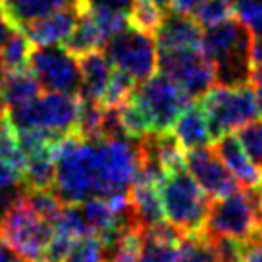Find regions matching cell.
Wrapping results in <instances>:
<instances>
[{"label": "cell", "mask_w": 262, "mask_h": 262, "mask_svg": "<svg viewBox=\"0 0 262 262\" xmlns=\"http://www.w3.org/2000/svg\"><path fill=\"white\" fill-rule=\"evenodd\" d=\"M185 166H187L189 173L201 185V189L212 201L226 199L239 191L235 176L229 172L228 166L222 162V158L214 148L203 147L187 150Z\"/></svg>", "instance_id": "obj_12"}, {"label": "cell", "mask_w": 262, "mask_h": 262, "mask_svg": "<svg viewBox=\"0 0 262 262\" xmlns=\"http://www.w3.org/2000/svg\"><path fill=\"white\" fill-rule=\"evenodd\" d=\"M158 185L160 183L137 176L133 185L129 187L131 206H133V210L137 214V220L141 222L143 228H150V226L166 222Z\"/></svg>", "instance_id": "obj_20"}, {"label": "cell", "mask_w": 262, "mask_h": 262, "mask_svg": "<svg viewBox=\"0 0 262 262\" xmlns=\"http://www.w3.org/2000/svg\"><path fill=\"white\" fill-rule=\"evenodd\" d=\"M253 31L237 17L205 29L201 49L212 64L218 85L243 87L253 81Z\"/></svg>", "instance_id": "obj_2"}, {"label": "cell", "mask_w": 262, "mask_h": 262, "mask_svg": "<svg viewBox=\"0 0 262 262\" xmlns=\"http://www.w3.org/2000/svg\"><path fill=\"white\" fill-rule=\"evenodd\" d=\"M0 158L6 164H10L12 168H16L19 173L24 172L25 162H27V158L21 152V147L17 143L16 129L10 125L8 120L0 123Z\"/></svg>", "instance_id": "obj_28"}, {"label": "cell", "mask_w": 262, "mask_h": 262, "mask_svg": "<svg viewBox=\"0 0 262 262\" xmlns=\"http://www.w3.org/2000/svg\"><path fill=\"white\" fill-rule=\"evenodd\" d=\"M203 33H205V29L201 27V24L196 21L195 17L168 12L164 16L160 27L155 33L158 52L201 49Z\"/></svg>", "instance_id": "obj_13"}, {"label": "cell", "mask_w": 262, "mask_h": 262, "mask_svg": "<svg viewBox=\"0 0 262 262\" xmlns=\"http://www.w3.org/2000/svg\"><path fill=\"white\" fill-rule=\"evenodd\" d=\"M0 89L8 108L21 106L41 95V85L35 79L29 68L0 74Z\"/></svg>", "instance_id": "obj_21"}, {"label": "cell", "mask_w": 262, "mask_h": 262, "mask_svg": "<svg viewBox=\"0 0 262 262\" xmlns=\"http://www.w3.org/2000/svg\"><path fill=\"white\" fill-rule=\"evenodd\" d=\"M237 139L254 166L262 170V120H253L239 127Z\"/></svg>", "instance_id": "obj_31"}, {"label": "cell", "mask_w": 262, "mask_h": 262, "mask_svg": "<svg viewBox=\"0 0 262 262\" xmlns=\"http://www.w3.org/2000/svg\"><path fill=\"white\" fill-rule=\"evenodd\" d=\"M56 180L52 191L66 205L87 199L129 195L143 162L141 141L83 139L74 131L54 147Z\"/></svg>", "instance_id": "obj_1"}, {"label": "cell", "mask_w": 262, "mask_h": 262, "mask_svg": "<svg viewBox=\"0 0 262 262\" xmlns=\"http://www.w3.org/2000/svg\"><path fill=\"white\" fill-rule=\"evenodd\" d=\"M203 231L208 237H231L243 243L253 241L260 233V226L245 189L214 201Z\"/></svg>", "instance_id": "obj_10"}, {"label": "cell", "mask_w": 262, "mask_h": 262, "mask_svg": "<svg viewBox=\"0 0 262 262\" xmlns=\"http://www.w3.org/2000/svg\"><path fill=\"white\" fill-rule=\"evenodd\" d=\"M75 241H77V239H75L74 235H70L68 231L54 228V235H52L49 247H47V251H45L42 260L45 262H66L68 254L72 253V249H74Z\"/></svg>", "instance_id": "obj_34"}, {"label": "cell", "mask_w": 262, "mask_h": 262, "mask_svg": "<svg viewBox=\"0 0 262 262\" xmlns=\"http://www.w3.org/2000/svg\"><path fill=\"white\" fill-rule=\"evenodd\" d=\"M2 122H4V118H0V123H2Z\"/></svg>", "instance_id": "obj_47"}, {"label": "cell", "mask_w": 262, "mask_h": 262, "mask_svg": "<svg viewBox=\"0 0 262 262\" xmlns=\"http://www.w3.org/2000/svg\"><path fill=\"white\" fill-rule=\"evenodd\" d=\"M173 135L178 137L181 147L193 150V148L208 147L212 135L208 127V118H206L203 102H191L180 118L173 123Z\"/></svg>", "instance_id": "obj_19"}, {"label": "cell", "mask_w": 262, "mask_h": 262, "mask_svg": "<svg viewBox=\"0 0 262 262\" xmlns=\"http://www.w3.org/2000/svg\"><path fill=\"white\" fill-rule=\"evenodd\" d=\"M0 262H27V260H24L6 241L0 239Z\"/></svg>", "instance_id": "obj_43"}, {"label": "cell", "mask_w": 262, "mask_h": 262, "mask_svg": "<svg viewBox=\"0 0 262 262\" xmlns=\"http://www.w3.org/2000/svg\"><path fill=\"white\" fill-rule=\"evenodd\" d=\"M66 262H106V245L102 239L79 237L74 243L72 253L68 254Z\"/></svg>", "instance_id": "obj_30"}, {"label": "cell", "mask_w": 262, "mask_h": 262, "mask_svg": "<svg viewBox=\"0 0 262 262\" xmlns=\"http://www.w3.org/2000/svg\"><path fill=\"white\" fill-rule=\"evenodd\" d=\"M6 102H4V97H2V89H0V118H4V114H6Z\"/></svg>", "instance_id": "obj_45"}, {"label": "cell", "mask_w": 262, "mask_h": 262, "mask_svg": "<svg viewBox=\"0 0 262 262\" xmlns=\"http://www.w3.org/2000/svg\"><path fill=\"white\" fill-rule=\"evenodd\" d=\"M104 45H106L104 35L100 33L98 25L95 24L93 16L89 14V10L81 4L75 31H74V35L70 37L66 49L70 50L72 54H75V56H83V54H87V52H95V50L104 49Z\"/></svg>", "instance_id": "obj_22"}, {"label": "cell", "mask_w": 262, "mask_h": 262, "mask_svg": "<svg viewBox=\"0 0 262 262\" xmlns=\"http://www.w3.org/2000/svg\"><path fill=\"white\" fill-rule=\"evenodd\" d=\"M201 102L208 118L212 141H218L233 129L247 125L258 114L256 97L251 85H243V87L218 85L208 91Z\"/></svg>", "instance_id": "obj_6"}, {"label": "cell", "mask_w": 262, "mask_h": 262, "mask_svg": "<svg viewBox=\"0 0 262 262\" xmlns=\"http://www.w3.org/2000/svg\"><path fill=\"white\" fill-rule=\"evenodd\" d=\"M218 156L222 158V162L228 166V170L235 180L239 181V185H243V189H254L262 185V170L256 168L253 160L249 158L245 152L243 145L239 143L237 135H224L216 141V148H214Z\"/></svg>", "instance_id": "obj_15"}, {"label": "cell", "mask_w": 262, "mask_h": 262, "mask_svg": "<svg viewBox=\"0 0 262 262\" xmlns=\"http://www.w3.org/2000/svg\"><path fill=\"white\" fill-rule=\"evenodd\" d=\"M16 31H17V29L12 25V21L8 19V16H6V14L0 10V45H4V42L8 41L10 37H12Z\"/></svg>", "instance_id": "obj_42"}, {"label": "cell", "mask_w": 262, "mask_h": 262, "mask_svg": "<svg viewBox=\"0 0 262 262\" xmlns=\"http://www.w3.org/2000/svg\"><path fill=\"white\" fill-rule=\"evenodd\" d=\"M79 64H81V75H83L79 98L102 102V98L106 95L110 83L114 79L116 68L106 58V54L100 52V50L87 52V54L79 56Z\"/></svg>", "instance_id": "obj_16"}, {"label": "cell", "mask_w": 262, "mask_h": 262, "mask_svg": "<svg viewBox=\"0 0 262 262\" xmlns=\"http://www.w3.org/2000/svg\"><path fill=\"white\" fill-rule=\"evenodd\" d=\"M81 98L64 93H42L21 106L10 108L8 120L16 131L42 129L54 135L77 131Z\"/></svg>", "instance_id": "obj_4"}, {"label": "cell", "mask_w": 262, "mask_h": 262, "mask_svg": "<svg viewBox=\"0 0 262 262\" xmlns=\"http://www.w3.org/2000/svg\"><path fill=\"white\" fill-rule=\"evenodd\" d=\"M253 81L262 83V35L253 41Z\"/></svg>", "instance_id": "obj_40"}, {"label": "cell", "mask_w": 262, "mask_h": 262, "mask_svg": "<svg viewBox=\"0 0 262 262\" xmlns=\"http://www.w3.org/2000/svg\"><path fill=\"white\" fill-rule=\"evenodd\" d=\"M155 2H158V4L164 6V8H168V0H155Z\"/></svg>", "instance_id": "obj_46"}, {"label": "cell", "mask_w": 262, "mask_h": 262, "mask_svg": "<svg viewBox=\"0 0 262 262\" xmlns=\"http://www.w3.org/2000/svg\"><path fill=\"white\" fill-rule=\"evenodd\" d=\"M104 54L116 70L129 75L135 83L150 79L158 68L156 39L133 25L104 45Z\"/></svg>", "instance_id": "obj_8"}, {"label": "cell", "mask_w": 262, "mask_h": 262, "mask_svg": "<svg viewBox=\"0 0 262 262\" xmlns=\"http://www.w3.org/2000/svg\"><path fill=\"white\" fill-rule=\"evenodd\" d=\"M178 262H220L210 237L205 231L201 233H185L180 241V256Z\"/></svg>", "instance_id": "obj_26"}, {"label": "cell", "mask_w": 262, "mask_h": 262, "mask_svg": "<svg viewBox=\"0 0 262 262\" xmlns=\"http://www.w3.org/2000/svg\"><path fill=\"white\" fill-rule=\"evenodd\" d=\"M181 233L172 224L162 222L143 229V247L139 262H178Z\"/></svg>", "instance_id": "obj_17"}, {"label": "cell", "mask_w": 262, "mask_h": 262, "mask_svg": "<svg viewBox=\"0 0 262 262\" xmlns=\"http://www.w3.org/2000/svg\"><path fill=\"white\" fill-rule=\"evenodd\" d=\"M206 0H168V10L176 12V14L195 17V14L201 10Z\"/></svg>", "instance_id": "obj_39"}, {"label": "cell", "mask_w": 262, "mask_h": 262, "mask_svg": "<svg viewBox=\"0 0 262 262\" xmlns=\"http://www.w3.org/2000/svg\"><path fill=\"white\" fill-rule=\"evenodd\" d=\"M54 235V226L42 220L39 214L24 201V195L0 226V239L6 241L24 260H42L45 251Z\"/></svg>", "instance_id": "obj_7"}, {"label": "cell", "mask_w": 262, "mask_h": 262, "mask_svg": "<svg viewBox=\"0 0 262 262\" xmlns=\"http://www.w3.org/2000/svg\"><path fill=\"white\" fill-rule=\"evenodd\" d=\"M79 8L81 4L75 8L60 10L56 14H50L42 19L25 25L19 31L35 47H66L75 31V25L79 19Z\"/></svg>", "instance_id": "obj_14"}, {"label": "cell", "mask_w": 262, "mask_h": 262, "mask_svg": "<svg viewBox=\"0 0 262 262\" xmlns=\"http://www.w3.org/2000/svg\"><path fill=\"white\" fill-rule=\"evenodd\" d=\"M24 191H25L24 183L17 185V187L0 191V226H2V222H4V218H6V214L10 212V208L16 205L19 196L24 195Z\"/></svg>", "instance_id": "obj_36"}, {"label": "cell", "mask_w": 262, "mask_h": 262, "mask_svg": "<svg viewBox=\"0 0 262 262\" xmlns=\"http://www.w3.org/2000/svg\"><path fill=\"white\" fill-rule=\"evenodd\" d=\"M243 262H262V235H258L253 241L245 243Z\"/></svg>", "instance_id": "obj_41"}, {"label": "cell", "mask_w": 262, "mask_h": 262, "mask_svg": "<svg viewBox=\"0 0 262 262\" xmlns=\"http://www.w3.org/2000/svg\"><path fill=\"white\" fill-rule=\"evenodd\" d=\"M254 97H256V106H258V112L262 114V83H256V91H254Z\"/></svg>", "instance_id": "obj_44"}, {"label": "cell", "mask_w": 262, "mask_h": 262, "mask_svg": "<svg viewBox=\"0 0 262 262\" xmlns=\"http://www.w3.org/2000/svg\"><path fill=\"white\" fill-rule=\"evenodd\" d=\"M81 0H0V10L8 16L16 29H24L25 25L37 19L56 14L60 10L75 8Z\"/></svg>", "instance_id": "obj_18"}, {"label": "cell", "mask_w": 262, "mask_h": 262, "mask_svg": "<svg viewBox=\"0 0 262 262\" xmlns=\"http://www.w3.org/2000/svg\"><path fill=\"white\" fill-rule=\"evenodd\" d=\"M56 180V160L54 152H45L27 158L21 172V183L25 189H52Z\"/></svg>", "instance_id": "obj_23"}, {"label": "cell", "mask_w": 262, "mask_h": 262, "mask_svg": "<svg viewBox=\"0 0 262 262\" xmlns=\"http://www.w3.org/2000/svg\"><path fill=\"white\" fill-rule=\"evenodd\" d=\"M31 49L33 45L29 42V39L17 29L8 41L4 45H0V74L29 68Z\"/></svg>", "instance_id": "obj_24"}, {"label": "cell", "mask_w": 262, "mask_h": 262, "mask_svg": "<svg viewBox=\"0 0 262 262\" xmlns=\"http://www.w3.org/2000/svg\"><path fill=\"white\" fill-rule=\"evenodd\" d=\"M33 262H45V260H33Z\"/></svg>", "instance_id": "obj_48"}, {"label": "cell", "mask_w": 262, "mask_h": 262, "mask_svg": "<svg viewBox=\"0 0 262 262\" xmlns=\"http://www.w3.org/2000/svg\"><path fill=\"white\" fill-rule=\"evenodd\" d=\"M21 185V173L0 158V191Z\"/></svg>", "instance_id": "obj_37"}, {"label": "cell", "mask_w": 262, "mask_h": 262, "mask_svg": "<svg viewBox=\"0 0 262 262\" xmlns=\"http://www.w3.org/2000/svg\"><path fill=\"white\" fill-rule=\"evenodd\" d=\"M29 70L47 93L77 95L81 91L83 75L79 56L66 47H35L29 54Z\"/></svg>", "instance_id": "obj_9"}, {"label": "cell", "mask_w": 262, "mask_h": 262, "mask_svg": "<svg viewBox=\"0 0 262 262\" xmlns=\"http://www.w3.org/2000/svg\"><path fill=\"white\" fill-rule=\"evenodd\" d=\"M233 16L256 35H262V0H231Z\"/></svg>", "instance_id": "obj_33"}, {"label": "cell", "mask_w": 262, "mask_h": 262, "mask_svg": "<svg viewBox=\"0 0 262 262\" xmlns=\"http://www.w3.org/2000/svg\"><path fill=\"white\" fill-rule=\"evenodd\" d=\"M233 17V6L231 0H206L201 10L195 14V19L201 24L203 29L214 27V25Z\"/></svg>", "instance_id": "obj_32"}, {"label": "cell", "mask_w": 262, "mask_h": 262, "mask_svg": "<svg viewBox=\"0 0 262 262\" xmlns=\"http://www.w3.org/2000/svg\"><path fill=\"white\" fill-rule=\"evenodd\" d=\"M131 98L145 114L152 133H168L181 112L193 102V98L178 83H173L164 74L137 83Z\"/></svg>", "instance_id": "obj_5"}, {"label": "cell", "mask_w": 262, "mask_h": 262, "mask_svg": "<svg viewBox=\"0 0 262 262\" xmlns=\"http://www.w3.org/2000/svg\"><path fill=\"white\" fill-rule=\"evenodd\" d=\"M166 222L181 233H201L212 206V199L201 189L187 166L164 176L158 185Z\"/></svg>", "instance_id": "obj_3"}, {"label": "cell", "mask_w": 262, "mask_h": 262, "mask_svg": "<svg viewBox=\"0 0 262 262\" xmlns=\"http://www.w3.org/2000/svg\"><path fill=\"white\" fill-rule=\"evenodd\" d=\"M164 6H160L155 0H135L129 12V21L133 27H137L141 31H147L155 35L156 29L160 27L164 16Z\"/></svg>", "instance_id": "obj_27"}, {"label": "cell", "mask_w": 262, "mask_h": 262, "mask_svg": "<svg viewBox=\"0 0 262 262\" xmlns=\"http://www.w3.org/2000/svg\"><path fill=\"white\" fill-rule=\"evenodd\" d=\"M218 260L220 262H241L245 254V243L231 237H210Z\"/></svg>", "instance_id": "obj_35"}, {"label": "cell", "mask_w": 262, "mask_h": 262, "mask_svg": "<svg viewBox=\"0 0 262 262\" xmlns=\"http://www.w3.org/2000/svg\"><path fill=\"white\" fill-rule=\"evenodd\" d=\"M158 70L191 98H203L216 83L214 68L203 49L158 52Z\"/></svg>", "instance_id": "obj_11"}, {"label": "cell", "mask_w": 262, "mask_h": 262, "mask_svg": "<svg viewBox=\"0 0 262 262\" xmlns=\"http://www.w3.org/2000/svg\"><path fill=\"white\" fill-rule=\"evenodd\" d=\"M135 0H81L83 6L89 8H106V10H116V12H125L129 14L131 6Z\"/></svg>", "instance_id": "obj_38"}, {"label": "cell", "mask_w": 262, "mask_h": 262, "mask_svg": "<svg viewBox=\"0 0 262 262\" xmlns=\"http://www.w3.org/2000/svg\"><path fill=\"white\" fill-rule=\"evenodd\" d=\"M24 201L31 206L35 212L56 228L62 214H64L66 203L52 191V189H25Z\"/></svg>", "instance_id": "obj_25"}, {"label": "cell", "mask_w": 262, "mask_h": 262, "mask_svg": "<svg viewBox=\"0 0 262 262\" xmlns=\"http://www.w3.org/2000/svg\"><path fill=\"white\" fill-rule=\"evenodd\" d=\"M85 8L89 10V14L93 16L95 24L98 25L100 33L104 35L106 42L112 37L123 33L127 27H131L129 14H125V12H116V10H106V8H89V6H85Z\"/></svg>", "instance_id": "obj_29"}]
</instances>
